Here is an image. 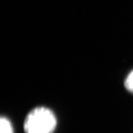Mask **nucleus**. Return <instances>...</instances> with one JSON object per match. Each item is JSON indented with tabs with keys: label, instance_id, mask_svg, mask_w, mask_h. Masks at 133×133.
Here are the masks:
<instances>
[{
	"label": "nucleus",
	"instance_id": "1",
	"mask_svg": "<svg viewBox=\"0 0 133 133\" xmlns=\"http://www.w3.org/2000/svg\"><path fill=\"white\" fill-rule=\"evenodd\" d=\"M53 112L45 107H37L29 113L24 120L25 133H53L57 126Z\"/></svg>",
	"mask_w": 133,
	"mask_h": 133
},
{
	"label": "nucleus",
	"instance_id": "2",
	"mask_svg": "<svg viewBox=\"0 0 133 133\" xmlns=\"http://www.w3.org/2000/svg\"><path fill=\"white\" fill-rule=\"evenodd\" d=\"M0 133H14L11 122L5 116H2L0 119Z\"/></svg>",
	"mask_w": 133,
	"mask_h": 133
},
{
	"label": "nucleus",
	"instance_id": "3",
	"mask_svg": "<svg viewBox=\"0 0 133 133\" xmlns=\"http://www.w3.org/2000/svg\"><path fill=\"white\" fill-rule=\"evenodd\" d=\"M124 85L129 92L133 94V70L128 74L125 79Z\"/></svg>",
	"mask_w": 133,
	"mask_h": 133
}]
</instances>
